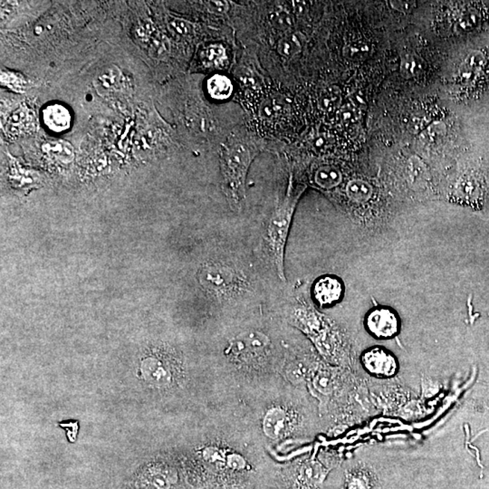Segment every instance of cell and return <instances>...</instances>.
Instances as JSON below:
<instances>
[{
	"instance_id": "obj_1",
	"label": "cell",
	"mask_w": 489,
	"mask_h": 489,
	"mask_svg": "<svg viewBox=\"0 0 489 489\" xmlns=\"http://www.w3.org/2000/svg\"><path fill=\"white\" fill-rule=\"evenodd\" d=\"M258 153V146L244 135L232 134L222 147V190L232 211L244 207L247 173Z\"/></svg>"
},
{
	"instance_id": "obj_2",
	"label": "cell",
	"mask_w": 489,
	"mask_h": 489,
	"mask_svg": "<svg viewBox=\"0 0 489 489\" xmlns=\"http://www.w3.org/2000/svg\"><path fill=\"white\" fill-rule=\"evenodd\" d=\"M306 187L303 185H296L292 177L285 198L276 206L271 214L267 224L265 232V242H266L268 255L282 281H285V252L287 246L288 235L291 229L292 222L296 206Z\"/></svg>"
},
{
	"instance_id": "obj_3",
	"label": "cell",
	"mask_w": 489,
	"mask_h": 489,
	"mask_svg": "<svg viewBox=\"0 0 489 489\" xmlns=\"http://www.w3.org/2000/svg\"><path fill=\"white\" fill-rule=\"evenodd\" d=\"M200 283L216 296L231 297L242 290L246 278L234 267L223 263L208 265L202 268Z\"/></svg>"
},
{
	"instance_id": "obj_4",
	"label": "cell",
	"mask_w": 489,
	"mask_h": 489,
	"mask_svg": "<svg viewBox=\"0 0 489 489\" xmlns=\"http://www.w3.org/2000/svg\"><path fill=\"white\" fill-rule=\"evenodd\" d=\"M364 327L368 334L376 340L387 341L400 335L402 321L393 308L379 305L371 309L365 315Z\"/></svg>"
},
{
	"instance_id": "obj_5",
	"label": "cell",
	"mask_w": 489,
	"mask_h": 489,
	"mask_svg": "<svg viewBox=\"0 0 489 489\" xmlns=\"http://www.w3.org/2000/svg\"><path fill=\"white\" fill-rule=\"evenodd\" d=\"M361 362L364 369L376 378H393L399 372L396 356L384 347L373 346L365 350L361 356Z\"/></svg>"
},
{
	"instance_id": "obj_6",
	"label": "cell",
	"mask_w": 489,
	"mask_h": 489,
	"mask_svg": "<svg viewBox=\"0 0 489 489\" xmlns=\"http://www.w3.org/2000/svg\"><path fill=\"white\" fill-rule=\"evenodd\" d=\"M344 291V284L341 278L332 275H325L314 283L312 294L318 306L328 308L341 301Z\"/></svg>"
},
{
	"instance_id": "obj_7",
	"label": "cell",
	"mask_w": 489,
	"mask_h": 489,
	"mask_svg": "<svg viewBox=\"0 0 489 489\" xmlns=\"http://www.w3.org/2000/svg\"><path fill=\"white\" fill-rule=\"evenodd\" d=\"M269 338L263 332L247 331L238 335L231 344L229 352L235 357L261 355L269 346Z\"/></svg>"
},
{
	"instance_id": "obj_8",
	"label": "cell",
	"mask_w": 489,
	"mask_h": 489,
	"mask_svg": "<svg viewBox=\"0 0 489 489\" xmlns=\"http://www.w3.org/2000/svg\"><path fill=\"white\" fill-rule=\"evenodd\" d=\"M71 119L69 111L64 105H49L43 112L44 123L47 128L54 132H63L69 129Z\"/></svg>"
},
{
	"instance_id": "obj_9",
	"label": "cell",
	"mask_w": 489,
	"mask_h": 489,
	"mask_svg": "<svg viewBox=\"0 0 489 489\" xmlns=\"http://www.w3.org/2000/svg\"><path fill=\"white\" fill-rule=\"evenodd\" d=\"M287 425V415L278 407L270 409L265 415L263 431L270 438H278L284 433Z\"/></svg>"
},
{
	"instance_id": "obj_10",
	"label": "cell",
	"mask_w": 489,
	"mask_h": 489,
	"mask_svg": "<svg viewBox=\"0 0 489 489\" xmlns=\"http://www.w3.org/2000/svg\"><path fill=\"white\" fill-rule=\"evenodd\" d=\"M144 373L149 381L159 386L169 384L172 374L163 362L158 359H148L144 364Z\"/></svg>"
},
{
	"instance_id": "obj_11",
	"label": "cell",
	"mask_w": 489,
	"mask_h": 489,
	"mask_svg": "<svg viewBox=\"0 0 489 489\" xmlns=\"http://www.w3.org/2000/svg\"><path fill=\"white\" fill-rule=\"evenodd\" d=\"M346 193L353 202L362 204L372 199L373 188L369 182L364 179H353L347 185Z\"/></svg>"
},
{
	"instance_id": "obj_12",
	"label": "cell",
	"mask_w": 489,
	"mask_h": 489,
	"mask_svg": "<svg viewBox=\"0 0 489 489\" xmlns=\"http://www.w3.org/2000/svg\"><path fill=\"white\" fill-rule=\"evenodd\" d=\"M341 179L343 177L340 170L332 165L320 167L314 175L315 184L326 190L337 187L341 184Z\"/></svg>"
},
{
	"instance_id": "obj_13",
	"label": "cell",
	"mask_w": 489,
	"mask_h": 489,
	"mask_svg": "<svg viewBox=\"0 0 489 489\" xmlns=\"http://www.w3.org/2000/svg\"><path fill=\"white\" fill-rule=\"evenodd\" d=\"M208 91L212 98L226 100L233 92V85L226 76L216 75L208 81Z\"/></svg>"
},
{
	"instance_id": "obj_14",
	"label": "cell",
	"mask_w": 489,
	"mask_h": 489,
	"mask_svg": "<svg viewBox=\"0 0 489 489\" xmlns=\"http://www.w3.org/2000/svg\"><path fill=\"white\" fill-rule=\"evenodd\" d=\"M372 48L369 44L364 41H353L347 44L344 48V55L347 59L353 62L364 61L370 57Z\"/></svg>"
},
{
	"instance_id": "obj_15",
	"label": "cell",
	"mask_w": 489,
	"mask_h": 489,
	"mask_svg": "<svg viewBox=\"0 0 489 489\" xmlns=\"http://www.w3.org/2000/svg\"><path fill=\"white\" fill-rule=\"evenodd\" d=\"M423 70V62L414 54L402 55L400 62V73L405 78H414L420 75Z\"/></svg>"
},
{
	"instance_id": "obj_16",
	"label": "cell",
	"mask_w": 489,
	"mask_h": 489,
	"mask_svg": "<svg viewBox=\"0 0 489 489\" xmlns=\"http://www.w3.org/2000/svg\"><path fill=\"white\" fill-rule=\"evenodd\" d=\"M341 96L337 87H331L323 91L319 99L320 107L326 112L337 110L341 105Z\"/></svg>"
},
{
	"instance_id": "obj_17",
	"label": "cell",
	"mask_w": 489,
	"mask_h": 489,
	"mask_svg": "<svg viewBox=\"0 0 489 489\" xmlns=\"http://www.w3.org/2000/svg\"><path fill=\"white\" fill-rule=\"evenodd\" d=\"M302 46L296 35H287L278 43V51L285 57H293L301 52Z\"/></svg>"
},
{
	"instance_id": "obj_18",
	"label": "cell",
	"mask_w": 489,
	"mask_h": 489,
	"mask_svg": "<svg viewBox=\"0 0 489 489\" xmlns=\"http://www.w3.org/2000/svg\"><path fill=\"white\" fill-rule=\"evenodd\" d=\"M44 151L49 153V154L55 155V157L60 158L62 160L70 161L73 157V149L69 143L64 141H52L44 146Z\"/></svg>"
},
{
	"instance_id": "obj_19",
	"label": "cell",
	"mask_w": 489,
	"mask_h": 489,
	"mask_svg": "<svg viewBox=\"0 0 489 489\" xmlns=\"http://www.w3.org/2000/svg\"><path fill=\"white\" fill-rule=\"evenodd\" d=\"M372 480L367 472L350 474L346 481V489H371Z\"/></svg>"
},
{
	"instance_id": "obj_20",
	"label": "cell",
	"mask_w": 489,
	"mask_h": 489,
	"mask_svg": "<svg viewBox=\"0 0 489 489\" xmlns=\"http://www.w3.org/2000/svg\"><path fill=\"white\" fill-rule=\"evenodd\" d=\"M204 55V59L208 66H222L226 58L225 48L220 45L208 46Z\"/></svg>"
},
{
	"instance_id": "obj_21",
	"label": "cell",
	"mask_w": 489,
	"mask_h": 489,
	"mask_svg": "<svg viewBox=\"0 0 489 489\" xmlns=\"http://www.w3.org/2000/svg\"><path fill=\"white\" fill-rule=\"evenodd\" d=\"M479 20L480 17L478 13H476V12H468L459 20L458 24L456 25V30L462 32V33L473 30L478 26Z\"/></svg>"
},
{
	"instance_id": "obj_22",
	"label": "cell",
	"mask_w": 489,
	"mask_h": 489,
	"mask_svg": "<svg viewBox=\"0 0 489 489\" xmlns=\"http://www.w3.org/2000/svg\"><path fill=\"white\" fill-rule=\"evenodd\" d=\"M270 22L275 28L285 30L293 25V19L287 11L278 10L273 12L270 16Z\"/></svg>"
},
{
	"instance_id": "obj_23",
	"label": "cell",
	"mask_w": 489,
	"mask_h": 489,
	"mask_svg": "<svg viewBox=\"0 0 489 489\" xmlns=\"http://www.w3.org/2000/svg\"><path fill=\"white\" fill-rule=\"evenodd\" d=\"M409 176L414 182L425 181V169L423 164L416 157L411 158L409 161Z\"/></svg>"
},
{
	"instance_id": "obj_24",
	"label": "cell",
	"mask_w": 489,
	"mask_h": 489,
	"mask_svg": "<svg viewBox=\"0 0 489 489\" xmlns=\"http://www.w3.org/2000/svg\"><path fill=\"white\" fill-rule=\"evenodd\" d=\"M340 118L344 123H355L358 119V112L353 106H346L340 111Z\"/></svg>"
},
{
	"instance_id": "obj_25",
	"label": "cell",
	"mask_w": 489,
	"mask_h": 489,
	"mask_svg": "<svg viewBox=\"0 0 489 489\" xmlns=\"http://www.w3.org/2000/svg\"><path fill=\"white\" fill-rule=\"evenodd\" d=\"M152 483L158 489H169L172 481L163 473H157L152 476Z\"/></svg>"
},
{
	"instance_id": "obj_26",
	"label": "cell",
	"mask_w": 489,
	"mask_h": 489,
	"mask_svg": "<svg viewBox=\"0 0 489 489\" xmlns=\"http://www.w3.org/2000/svg\"><path fill=\"white\" fill-rule=\"evenodd\" d=\"M445 132H446V128L443 123H434L429 127L428 131V135L429 139L432 141H436L440 139V138L443 137Z\"/></svg>"
},
{
	"instance_id": "obj_27",
	"label": "cell",
	"mask_w": 489,
	"mask_h": 489,
	"mask_svg": "<svg viewBox=\"0 0 489 489\" xmlns=\"http://www.w3.org/2000/svg\"><path fill=\"white\" fill-rule=\"evenodd\" d=\"M208 4L211 6L212 11L216 12V13H226L229 8V3L226 1H211L208 2Z\"/></svg>"
},
{
	"instance_id": "obj_28",
	"label": "cell",
	"mask_w": 489,
	"mask_h": 489,
	"mask_svg": "<svg viewBox=\"0 0 489 489\" xmlns=\"http://www.w3.org/2000/svg\"><path fill=\"white\" fill-rule=\"evenodd\" d=\"M390 4L391 8H394V10L405 12L412 8L414 3L408 1H391Z\"/></svg>"
},
{
	"instance_id": "obj_29",
	"label": "cell",
	"mask_w": 489,
	"mask_h": 489,
	"mask_svg": "<svg viewBox=\"0 0 489 489\" xmlns=\"http://www.w3.org/2000/svg\"><path fill=\"white\" fill-rule=\"evenodd\" d=\"M172 26L181 34H187L190 30V25L187 22L181 21V20H175Z\"/></svg>"
},
{
	"instance_id": "obj_30",
	"label": "cell",
	"mask_w": 489,
	"mask_h": 489,
	"mask_svg": "<svg viewBox=\"0 0 489 489\" xmlns=\"http://www.w3.org/2000/svg\"><path fill=\"white\" fill-rule=\"evenodd\" d=\"M314 143L315 147H318V148H323H323H325V146L326 147V143H329V140L327 139L326 136H319L314 141Z\"/></svg>"
}]
</instances>
